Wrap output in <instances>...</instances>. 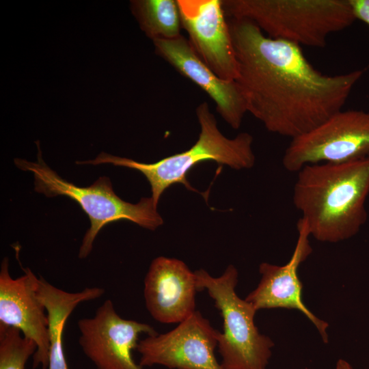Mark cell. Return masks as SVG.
<instances>
[{"label": "cell", "instance_id": "cell-1", "mask_svg": "<svg viewBox=\"0 0 369 369\" xmlns=\"http://www.w3.org/2000/svg\"><path fill=\"white\" fill-rule=\"evenodd\" d=\"M247 112L269 132L292 139L342 109L364 70L327 75L316 70L301 46L265 35L247 19L228 21Z\"/></svg>", "mask_w": 369, "mask_h": 369}, {"label": "cell", "instance_id": "cell-2", "mask_svg": "<svg viewBox=\"0 0 369 369\" xmlns=\"http://www.w3.org/2000/svg\"><path fill=\"white\" fill-rule=\"evenodd\" d=\"M369 157L340 163L306 165L297 172L292 202L322 242L348 239L367 220Z\"/></svg>", "mask_w": 369, "mask_h": 369}, {"label": "cell", "instance_id": "cell-3", "mask_svg": "<svg viewBox=\"0 0 369 369\" xmlns=\"http://www.w3.org/2000/svg\"><path fill=\"white\" fill-rule=\"evenodd\" d=\"M196 115L200 126L198 139L184 152L152 163L102 152L95 159L77 161V164L109 163L140 172L150 185L151 197L156 205L163 192L175 184H182L188 190L195 191L187 180V175L200 163L213 161L235 169H250L254 166L256 158L252 148L253 137L249 133H241L232 139L226 137L219 131L206 102L197 106Z\"/></svg>", "mask_w": 369, "mask_h": 369}, {"label": "cell", "instance_id": "cell-4", "mask_svg": "<svg viewBox=\"0 0 369 369\" xmlns=\"http://www.w3.org/2000/svg\"><path fill=\"white\" fill-rule=\"evenodd\" d=\"M225 14L247 19L266 36L324 47L329 35L356 20L349 0H222Z\"/></svg>", "mask_w": 369, "mask_h": 369}, {"label": "cell", "instance_id": "cell-5", "mask_svg": "<svg viewBox=\"0 0 369 369\" xmlns=\"http://www.w3.org/2000/svg\"><path fill=\"white\" fill-rule=\"evenodd\" d=\"M36 144V161L15 159L14 164L18 169L33 174L36 192L46 197L67 196L77 202L87 215L90 228L79 248V258H85L90 254L98 233L110 223L126 219L150 230L163 224V219L151 197H142L137 204L127 202L115 193L109 178L105 176L100 177L89 187H78L60 177L45 163L39 141Z\"/></svg>", "mask_w": 369, "mask_h": 369}, {"label": "cell", "instance_id": "cell-6", "mask_svg": "<svg viewBox=\"0 0 369 369\" xmlns=\"http://www.w3.org/2000/svg\"><path fill=\"white\" fill-rule=\"evenodd\" d=\"M195 273L198 291L207 290L223 318L217 347L223 369H266L274 343L256 326L257 310L237 295L236 268L228 265L219 277L202 269Z\"/></svg>", "mask_w": 369, "mask_h": 369}, {"label": "cell", "instance_id": "cell-7", "mask_svg": "<svg viewBox=\"0 0 369 369\" xmlns=\"http://www.w3.org/2000/svg\"><path fill=\"white\" fill-rule=\"evenodd\" d=\"M369 157V111L340 110L313 130L291 139L284 167L297 172L306 165L340 163Z\"/></svg>", "mask_w": 369, "mask_h": 369}, {"label": "cell", "instance_id": "cell-8", "mask_svg": "<svg viewBox=\"0 0 369 369\" xmlns=\"http://www.w3.org/2000/svg\"><path fill=\"white\" fill-rule=\"evenodd\" d=\"M220 331L195 310L172 330L147 336L138 342L142 368L161 365L170 369H223L215 357Z\"/></svg>", "mask_w": 369, "mask_h": 369}, {"label": "cell", "instance_id": "cell-9", "mask_svg": "<svg viewBox=\"0 0 369 369\" xmlns=\"http://www.w3.org/2000/svg\"><path fill=\"white\" fill-rule=\"evenodd\" d=\"M79 344L96 369H144L135 363L132 351L139 336L157 333L148 324L122 318L113 302L106 300L90 318L77 322Z\"/></svg>", "mask_w": 369, "mask_h": 369}, {"label": "cell", "instance_id": "cell-10", "mask_svg": "<svg viewBox=\"0 0 369 369\" xmlns=\"http://www.w3.org/2000/svg\"><path fill=\"white\" fill-rule=\"evenodd\" d=\"M182 27L208 67L224 80L235 81L238 64L222 0H177Z\"/></svg>", "mask_w": 369, "mask_h": 369}, {"label": "cell", "instance_id": "cell-11", "mask_svg": "<svg viewBox=\"0 0 369 369\" xmlns=\"http://www.w3.org/2000/svg\"><path fill=\"white\" fill-rule=\"evenodd\" d=\"M12 278L9 260L4 258L0 270V324L18 329L33 340L37 350L33 356V369H48L49 356V322L45 307L36 294L38 277L29 268Z\"/></svg>", "mask_w": 369, "mask_h": 369}, {"label": "cell", "instance_id": "cell-12", "mask_svg": "<svg viewBox=\"0 0 369 369\" xmlns=\"http://www.w3.org/2000/svg\"><path fill=\"white\" fill-rule=\"evenodd\" d=\"M298 238L290 260L283 266L262 262L259 266L261 275L258 286L245 300L258 311L260 309L287 308L301 312L314 325L325 343L328 342L327 322L316 316L303 303V285L298 277L299 265L312 251L310 232L307 221L301 217L297 223Z\"/></svg>", "mask_w": 369, "mask_h": 369}, {"label": "cell", "instance_id": "cell-13", "mask_svg": "<svg viewBox=\"0 0 369 369\" xmlns=\"http://www.w3.org/2000/svg\"><path fill=\"white\" fill-rule=\"evenodd\" d=\"M144 297L151 316L164 324L180 323L195 311V271L182 260L159 256L144 278Z\"/></svg>", "mask_w": 369, "mask_h": 369}, {"label": "cell", "instance_id": "cell-14", "mask_svg": "<svg viewBox=\"0 0 369 369\" xmlns=\"http://www.w3.org/2000/svg\"><path fill=\"white\" fill-rule=\"evenodd\" d=\"M155 52L178 72L204 90L214 101L217 111L232 128H240L247 112L236 81L219 77L197 55L189 41L180 35L171 40H153Z\"/></svg>", "mask_w": 369, "mask_h": 369}, {"label": "cell", "instance_id": "cell-15", "mask_svg": "<svg viewBox=\"0 0 369 369\" xmlns=\"http://www.w3.org/2000/svg\"><path fill=\"white\" fill-rule=\"evenodd\" d=\"M36 294L45 307L49 335L48 369H68L63 345L66 322L74 310L81 303L96 299L105 293L102 288H85L77 292L62 290L50 284L42 276L36 280Z\"/></svg>", "mask_w": 369, "mask_h": 369}, {"label": "cell", "instance_id": "cell-16", "mask_svg": "<svg viewBox=\"0 0 369 369\" xmlns=\"http://www.w3.org/2000/svg\"><path fill=\"white\" fill-rule=\"evenodd\" d=\"M132 12L141 29L152 40L180 36L182 27L177 0H135Z\"/></svg>", "mask_w": 369, "mask_h": 369}, {"label": "cell", "instance_id": "cell-17", "mask_svg": "<svg viewBox=\"0 0 369 369\" xmlns=\"http://www.w3.org/2000/svg\"><path fill=\"white\" fill-rule=\"evenodd\" d=\"M36 350V342L18 329L0 324V369H25Z\"/></svg>", "mask_w": 369, "mask_h": 369}, {"label": "cell", "instance_id": "cell-18", "mask_svg": "<svg viewBox=\"0 0 369 369\" xmlns=\"http://www.w3.org/2000/svg\"><path fill=\"white\" fill-rule=\"evenodd\" d=\"M355 17L369 25V0H349Z\"/></svg>", "mask_w": 369, "mask_h": 369}, {"label": "cell", "instance_id": "cell-19", "mask_svg": "<svg viewBox=\"0 0 369 369\" xmlns=\"http://www.w3.org/2000/svg\"><path fill=\"white\" fill-rule=\"evenodd\" d=\"M336 369H353L351 364L344 359H339L337 361Z\"/></svg>", "mask_w": 369, "mask_h": 369}]
</instances>
